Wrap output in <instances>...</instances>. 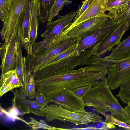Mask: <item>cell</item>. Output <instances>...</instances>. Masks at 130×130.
Segmentation results:
<instances>
[{"label":"cell","instance_id":"obj_6","mask_svg":"<svg viewBox=\"0 0 130 130\" xmlns=\"http://www.w3.org/2000/svg\"><path fill=\"white\" fill-rule=\"evenodd\" d=\"M77 11V10L75 12L71 11L60 16L55 21L47 22L46 24V30L41 35L44 38L41 41L36 42L33 45L32 55L37 56L43 53L52 40L70 26Z\"/></svg>","mask_w":130,"mask_h":130},{"label":"cell","instance_id":"obj_19","mask_svg":"<svg viewBox=\"0 0 130 130\" xmlns=\"http://www.w3.org/2000/svg\"><path fill=\"white\" fill-rule=\"evenodd\" d=\"M23 85L19 90L22 95L28 100L35 99L36 90L34 73L27 69L26 66L24 72Z\"/></svg>","mask_w":130,"mask_h":130},{"label":"cell","instance_id":"obj_28","mask_svg":"<svg viewBox=\"0 0 130 130\" xmlns=\"http://www.w3.org/2000/svg\"><path fill=\"white\" fill-rule=\"evenodd\" d=\"M35 99L38 105L42 108L46 106L49 103L46 96L38 91H36Z\"/></svg>","mask_w":130,"mask_h":130},{"label":"cell","instance_id":"obj_3","mask_svg":"<svg viewBox=\"0 0 130 130\" xmlns=\"http://www.w3.org/2000/svg\"><path fill=\"white\" fill-rule=\"evenodd\" d=\"M44 117L48 121L58 120L71 122L76 125H87L90 123H102V118L94 112L80 113L71 111L55 104L42 108Z\"/></svg>","mask_w":130,"mask_h":130},{"label":"cell","instance_id":"obj_15","mask_svg":"<svg viewBox=\"0 0 130 130\" xmlns=\"http://www.w3.org/2000/svg\"><path fill=\"white\" fill-rule=\"evenodd\" d=\"M14 97L12 105L24 115L32 113L37 116L44 117L42 107L38 105L35 100H27L21 94L20 90L15 89L13 92Z\"/></svg>","mask_w":130,"mask_h":130},{"label":"cell","instance_id":"obj_13","mask_svg":"<svg viewBox=\"0 0 130 130\" xmlns=\"http://www.w3.org/2000/svg\"><path fill=\"white\" fill-rule=\"evenodd\" d=\"M130 25V22L127 20L121 22L94 51L93 55L101 57L112 51L113 47L120 43L122 36L129 28Z\"/></svg>","mask_w":130,"mask_h":130},{"label":"cell","instance_id":"obj_22","mask_svg":"<svg viewBox=\"0 0 130 130\" xmlns=\"http://www.w3.org/2000/svg\"><path fill=\"white\" fill-rule=\"evenodd\" d=\"M4 83H9L12 89L23 85V83L17 76L16 69L10 71L1 75L0 84Z\"/></svg>","mask_w":130,"mask_h":130},{"label":"cell","instance_id":"obj_4","mask_svg":"<svg viewBox=\"0 0 130 130\" xmlns=\"http://www.w3.org/2000/svg\"><path fill=\"white\" fill-rule=\"evenodd\" d=\"M77 39L61 32L50 42L47 49L41 55L35 56L27 54L25 58L27 69L34 73L49 59L75 43Z\"/></svg>","mask_w":130,"mask_h":130},{"label":"cell","instance_id":"obj_9","mask_svg":"<svg viewBox=\"0 0 130 130\" xmlns=\"http://www.w3.org/2000/svg\"><path fill=\"white\" fill-rule=\"evenodd\" d=\"M112 20L107 21L101 28L77 41V50L79 53L86 51L94 52L107 37L120 24Z\"/></svg>","mask_w":130,"mask_h":130},{"label":"cell","instance_id":"obj_16","mask_svg":"<svg viewBox=\"0 0 130 130\" xmlns=\"http://www.w3.org/2000/svg\"><path fill=\"white\" fill-rule=\"evenodd\" d=\"M105 12L104 0H92L84 12L62 33L67 34L70 30L81 23L98 15L106 14Z\"/></svg>","mask_w":130,"mask_h":130},{"label":"cell","instance_id":"obj_26","mask_svg":"<svg viewBox=\"0 0 130 130\" xmlns=\"http://www.w3.org/2000/svg\"><path fill=\"white\" fill-rule=\"evenodd\" d=\"M30 121L28 123L31 126L32 129L33 130L40 128L48 130H68V129L61 128L50 126L47 125L44 120H40L38 121L32 117H30Z\"/></svg>","mask_w":130,"mask_h":130},{"label":"cell","instance_id":"obj_2","mask_svg":"<svg viewBox=\"0 0 130 130\" xmlns=\"http://www.w3.org/2000/svg\"><path fill=\"white\" fill-rule=\"evenodd\" d=\"M106 77L100 80L83 96L86 107H92L98 113L109 112L115 118L128 124L130 115L121 106L113 95Z\"/></svg>","mask_w":130,"mask_h":130},{"label":"cell","instance_id":"obj_21","mask_svg":"<svg viewBox=\"0 0 130 130\" xmlns=\"http://www.w3.org/2000/svg\"><path fill=\"white\" fill-rule=\"evenodd\" d=\"M56 0H37L39 19L42 24L47 22L50 11Z\"/></svg>","mask_w":130,"mask_h":130},{"label":"cell","instance_id":"obj_8","mask_svg":"<svg viewBox=\"0 0 130 130\" xmlns=\"http://www.w3.org/2000/svg\"><path fill=\"white\" fill-rule=\"evenodd\" d=\"M29 0H14L7 18L3 22L1 34L4 41L9 43L18 38V23L25 6Z\"/></svg>","mask_w":130,"mask_h":130},{"label":"cell","instance_id":"obj_32","mask_svg":"<svg viewBox=\"0 0 130 130\" xmlns=\"http://www.w3.org/2000/svg\"><path fill=\"white\" fill-rule=\"evenodd\" d=\"M6 0H0V16L1 20L3 21L4 9Z\"/></svg>","mask_w":130,"mask_h":130},{"label":"cell","instance_id":"obj_23","mask_svg":"<svg viewBox=\"0 0 130 130\" xmlns=\"http://www.w3.org/2000/svg\"><path fill=\"white\" fill-rule=\"evenodd\" d=\"M21 45L20 44L18 48L15 69L19 78L23 83L24 81V70L26 64L25 57H23L22 55L21 49Z\"/></svg>","mask_w":130,"mask_h":130},{"label":"cell","instance_id":"obj_31","mask_svg":"<svg viewBox=\"0 0 130 130\" xmlns=\"http://www.w3.org/2000/svg\"><path fill=\"white\" fill-rule=\"evenodd\" d=\"M0 96H3L7 92L12 89L9 83H4L0 84Z\"/></svg>","mask_w":130,"mask_h":130},{"label":"cell","instance_id":"obj_5","mask_svg":"<svg viewBox=\"0 0 130 130\" xmlns=\"http://www.w3.org/2000/svg\"><path fill=\"white\" fill-rule=\"evenodd\" d=\"M94 51H78L73 54L58 60L53 64L41 68L34 72L35 79L42 78L71 70L77 66L85 65Z\"/></svg>","mask_w":130,"mask_h":130},{"label":"cell","instance_id":"obj_20","mask_svg":"<svg viewBox=\"0 0 130 130\" xmlns=\"http://www.w3.org/2000/svg\"><path fill=\"white\" fill-rule=\"evenodd\" d=\"M130 56V35L113 49L112 52L104 58L106 60H120Z\"/></svg>","mask_w":130,"mask_h":130},{"label":"cell","instance_id":"obj_11","mask_svg":"<svg viewBox=\"0 0 130 130\" xmlns=\"http://www.w3.org/2000/svg\"><path fill=\"white\" fill-rule=\"evenodd\" d=\"M106 14L99 15L79 24L68 33V36L75 37L78 41L101 28L109 20Z\"/></svg>","mask_w":130,"mask_h":130},{"label":"cell","instance_id":"obj_34","mask_svg":"<svg viewBox=\"0 0 130 130\" xmlns=\"http://www.w3.org/2000/svg\"><path fill=\"white\" fill-rule=\"evenodd\" d=\"M127 104V105L124 109L127 113L130 115V103L128 102Z\"/></svg>","mask_w":130,"mask_h":130},{"label":"cell","instance_id":"obj_1","mask_svg":"<svg viewBox=\"0 0 130 130\" xmlns=\"http://www.w3.org/2000/svg\"><path fill=\"white\" fill-rule=\"evenodd\" d=\"M108 71L107 66H87L77 70L35 79L36 90L47 97L62 91L72 90L87 85L94 86L106 77Z\"/></svg>","mask_w":130,"mask_h":130},{"label":"cell","instance_id":"obj_12","mask_svg":"<svg viewBox=\"0 0 130 130\" xmlns=\"http://www.w3.org/2000/svg\"><path fill=\"white\" fill-rule=\"evenodd\" d=\"M20 44V41L18 38L9 43L4 41L0 46L1 75L15 69L17 53L18 47Z\"/></svg>","mask_w":130,"mask_h":130},{"label":"cell","instance_id":"obj_17","mask_svg":"<svg viewBox=\"0 0 130 130\" xmlns=\"http://www.w3.org/2000/svg\"><path fill=\"white\" fill-rule=\"evenodd\" d=\"M105 11L109 19L119 22L129 7L130 0H104Z\"/></svg>","mask_w":130,"mask_h":130},{"label":"cell","instance_id":"obj_7","mask_svg":"<svg viewBox=\"0 0 130 130\" xmlns=\"http://www.w3.org/2000/svg\"><path fill=\"white\" fill-rule=\"evenodd\" d=\"M105 60L108 68L106 78L111 90L130 80V56L121 60Z\"/></svg>","mask_w":130,"mask_h":130},{"label":"cell","instance_id":"obj_27","mask_svg":"<svg viewBox=\"0 0 130 130\" xmlns=\"http://www.w3.org/2000/svg\"><path fill=\"white\" fill-rule=\"evenodd\" d=\"M101 114L104 116L106 118L105 121L118 125L119 127H122L126 129L130 130L129 124L120 121L115 118L111 115L108 114L106 113H103Z\"/></svg>","mask_w":130,"mask_h":130},{"label":"cell","instance_id":"obj_24","mask_svg":"<svg viewBox=\"0 0 130 130\" xmlns=\"http://www.w3.org/2000/svg\"><path fill=\"white\" fill-rule=\"evenodd\" d=\"M72 2L69 0H56L50 11L47 22L52 21L55 17L58 15L59 11L64 6Z\"/></svg>","mask_w":130,"mask_h":130},{"label":"cell","instance_id":"obj_25","mask_svg":"<svg viewBox=\"0 0 130 130\" xmlns=\"http://www.w3.org/2000/svg\"><path fill=\"white\" fill-rule=\"evenodd\" d=\"M116 96L123 103H130V80L120 87L119 92Z\"/></svg>","mask_w":130,"mask_h":130},{"label":"cell","instance_id":"obj_10","mask_svg":"<svg viewBox=\"0 0 130 130\" xmlns=\"http://www.w3.org/2000/svg\"><path fill=\"white\" fill-rule=\"evenodd\" d=\"M46 98L48 103L52 102L70 111L80 113L87 112L82 98L76 95L72 90L60 91Z\"/></svg>","mask_w":130,"mask_h":130},{"label":"cell","instance_id":"obj_18","mask_svg":"<svg viewBox=\"0 0 130 130\" xmlns=\"http://www.w3.org/2000/svg\"><path fill=\"white\" fill-rule=\"evenodd\" d=\"M30 17L28 44L30 50L32 54V47L36 42L37 36L39 19L37 0H30Z\"/></svg>","mask_w":130,"mask_h":130},{"label":"cell","instance_id":"obj_29","mask_svg":"<svg viewBox=\"0 0 130 130\" xmlns=\"http://www.w3.org/2000/svg\"><path fill=\"white\" fill-rule=\"evenodd\" d=\"M92 0H85L82 4L79 6L77 12L74 17L73 22L75 21L85 11L91 3Z\"/></svg>","mask_w":130,"mask_h":130},{"label":"cell","instance_id":"obj_14","mask_svg":"<svg viewBox=\"0 0 130 130\" xmlns=\"http://www.w3.org/2000/svg\"><path fill=\"white\" fill-rule=\"evenodd\" d=\"M30 2L26 4L20 19L18 26L17 35L22 46L27 54L32 55L29 46V31L30 17Z\"/></svg>","mask_w":130,"mask_h":130},{"label":"cell","instance_id":"obj_33","mask_svg":"<svg viewBox=\"0 0 130 130\" xmlns=\"http://www.w3.org/2000/svg\"><path fill=\"white\" fill-rule=\"evenodd\" d=\"M125 20L130 22V2L129 8L126 12L121 18L119 22H121Z\"/></svg>","mask_w":130,"mask_h":130},{"label":"cell","instance_id":"obj_30","mask_svg":"<svg viewBox=\"0 0 130 130\" xmlns=\"http://www.w3.org/2000/svg\"><path fill=\"white\" fill-rule=\"evenodd\" d=\"M93 86L91 85L85 86L75 89L72 91L76 95L82 98L83 95Z\"/></svg>","mask_w":130,"mask_h":130}]
</instances>
